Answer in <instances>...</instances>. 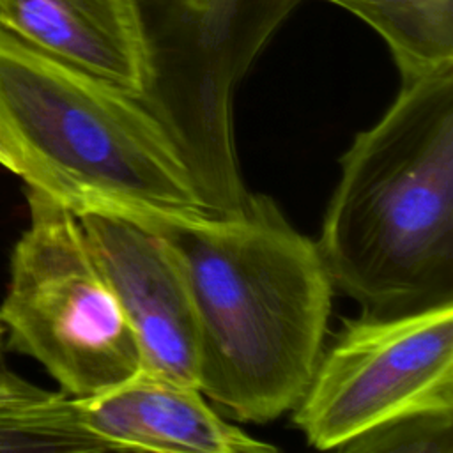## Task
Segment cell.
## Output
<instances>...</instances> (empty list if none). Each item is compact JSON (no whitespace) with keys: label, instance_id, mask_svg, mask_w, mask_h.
Wrapping results in <instances>:
<instances>
[{"label":"cell","instance_id":"obj_12","mask_svg":"<svg viewBox=\"0 0 453 453\" xmlns=\"http://www.w3.org/2000/svg\"><path fill=\"white\" fill-rule=\"evenodd\" d=\"M349 453H453V409H425L391 418L347 442Z\"/></svg>","mask_w":453,"mask_h":453},{"label":"cell","instance_id":"obj_13","mask_svg":"<svg viewBox=\"0 0 453 453\" xmlns=\"http://www.w3.org/2000/svg\"><path fill=\"white\" fill-rule=\"evenodd\" d=\"M51 393L53 391L42 389L11 370L7 363V329L0 320V407L41 402Z\"/></svg>","mask_w":453,"mask_h":453},{"label":"cell","instance_id":"obj_4","mask_svg":"<svg viewBox=\"0 0 453 453\" xmlns=\"http://www.w3.org/2000/svg\"><path fill=\"white\" fill-rule=\"evenodd\" d=\"M299 0H134L147 81L136 97L180 154L202 209L248 196L234 134V94Z\"/></svg>","mask_w":453,"mask_h":453},{"label":"cell","instance_id":"obj_6","mask_svg":"<svg viewBox=\"0 0 453 453\" xmlns=\"http://www.w3.org/2000/svg\"><path fill=\"white\" fill-rule=\"evenodd\" d=\"M453 409V301L345 319L324 343L292 421L317 449L347 442L405 412Z\"/></svg>","mask_w":453,"mask_h":453},{"label":"cell","instance_id":"obj_7","mask_svg":"<svg viewBox=\"0 0 453 453\" xmlns=\"http://www.w3.org/2000/svg\"><path fill=\"white\" fill-rule=\"evenodd\" d=\"M127 319L140 372L198 388V324L182 267L136 219L92 207L76 214Z\"/></svg>","mask_w":453,"mask_h":453},{"label":"cell","instance_id":"obj_8","mask_svg":"<svg viewBox=\"0 0 453 453\" xmlns=\"http://www.w3.org/2000/svg\"><path fill=\"white\" fill-rule=\"evenodd\" d=\"M76 400L83 423L110 451L273 453L278 449L226 423L196 386L143 372Z\"/></svg>","mask_w":453,"mask_h":453},{"label":"cell","instance_id":"obj_9","mask_svg":"<svg viewBox=\"0 0 453 453\" xmlns=\"http://www.w3.org/2000/svg\"><path fill=\"white\" fill-rule=\"evenodd\" d=\"M0 30L131 96L145 87L134 0H0Z\"/></svg>","mask_w":453,"mask_h":453},{"label":"cell","instance_id":"obj_5","mask_svg":"<svg viewBox=\"0 0 453 453\" xmlns=\"http://www.w3.org/2000/svg\"><path fill=\"white\" fill-rule=\"evenodd\" d=\"M25 193L30 225L0 304L7 350L39 361L67 395L92 396L140 372L138 345L78 216L41 191Z\"/></svg>","mask_w":453,"mask_h":453},{"label":"cell","instance_id":"obj_3","mask_svg":"<svg viewBox=\"0 0 453 453\" xmlns=\"http://www.w3.org/2000/svg\"><path fill=\"white\" fill-rule=\"evenodd\" d=\"M0 165L74 214L202 209L173 142L134 96L2 30Z\"/></svg>","mask_w":453,"mask_h":453},{"label":"cell","instance_id":"obj_1","mask_svg":"<svg viewBox=\"0 0 453 453\" xmlns=\"http://www.w3.org/2000/svg\"><path fill=\"white\" fill-rule=\"evenodd\" d=\"M157 234L179 260L198 324V389L237 421L292 411L324 349L333 281L317 241L271 196L228 214L103 203ZM92 209V207H88Z\"/></svg>","mask_w":453,"mask_h":453},{"label":"cell","instance_id":"obj_2","mask_svg":"<svg viewBox=\"0 0 453 453\" xmlns=\"http://www.w3.org/2000/svg\"><path fill=\"white\" fill-rule=\"evenodd\" d=\"M317 246L363 313L453 301V64L402 81L354 138Z\"/></svg>","mask_w":453,"mask_h":453},{"label":"cell","instance_id":"obj_10","mask_svg":"<svg viewBox=\"0 0 453 453\" xmlns=\"http://www.w3.org/2000/svg\"><path fill=\"white\" fill-rule=\"evenodd\" d=\"M370 25L388 44L402 81L453 64V0H324Z\"/></svg>","mask_w":453,"mask_h":453},{"label":"cell","instance_id":"obj_11","mask_svg":"<svg viewBox=\"0 0 453 453\" xmlns=\"http://www.w3.org/2000/svg\"><path fill=\"white\" fill-rule=\"evenodd\" d=\"M2 453L110 451L83 423L78 400L65 391L27 405L0 407Z\"/></svg>","mask_w":453,"mask_h":453}]
</instances>
